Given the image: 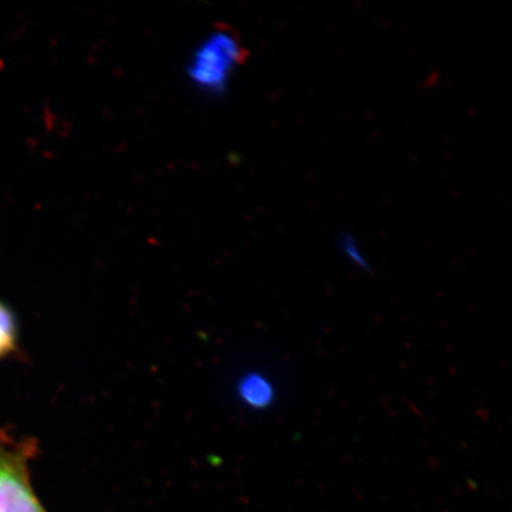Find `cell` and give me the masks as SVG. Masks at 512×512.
<instances>
[{"instance_id": "1", "label": "cell", "mask_w": 512, "mask_h": 512, "mask_svg": "<svg viewBox=\"0 0 512 512\" xmlns=\"http://www.w3.org/2000/svg\"><path fill=\"white\" fill-rule=\"evenodd\" d=\"M246 56L245 48L232 31L219 29L211 32L191 55L188 64L190 81L201 91L220 93Z\"/></svg>"}, {"instance_id": "2", "label": "cell", "mask_w": 512, "mask_h": 512, "mask_svg": "<svg viewBox=\"0 0 512 512\" xmlns=\"http://www.w3.org/2000/svg\"><path fill=\"white\" fill-rule=\"evenodd\" d=\"M34 445L0 444V512H47L32 489L28 460Z\"/></svg>"}, {"instance_id": "3", "label": "cell", "mask_w": 512, "mask_h": 512, "mask_svg": "<svg viewBox=\"0 0 512 512\" xmlns=\"http://www.w3.org/2000/svg\"><path fill=\"white\" fill-rule=\"evenodd\" d=\"M243 398L255 407H265L273 400V388L259 376L249 377L242 387Z\"/></svg>"}, {"instance_id": "4", "label": "cell", "mask_w": 512, "mask_h": 512, "mask_svg": "<svg viewBox=\"0 0 512 512\" xmlns=\"http://www.w3.org/2000/svg\"><path fill=\"white\" fill-rule=\"evenodd\" d=\"M17 329L14 316L8 307L0 304V358L16 349Z\"/></svg>"}]
</instances>
